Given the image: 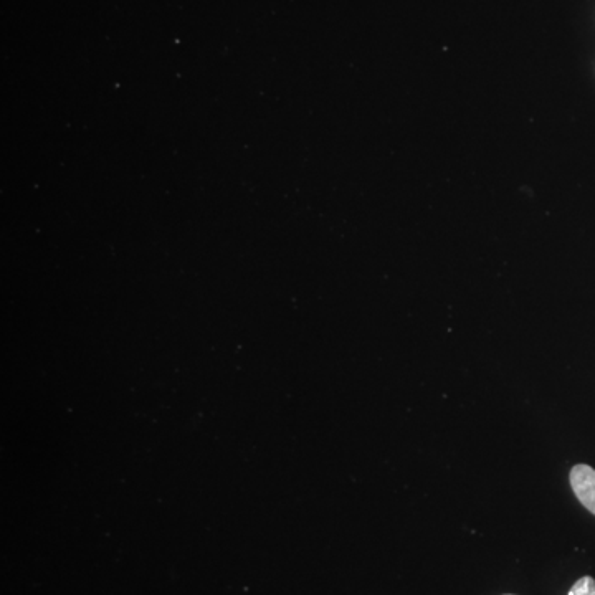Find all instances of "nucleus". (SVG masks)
Returning a JSON list of instances; mask_svg holds the SVG:
<instances>
[{
	"label": "nucleus",
	"mask_w": 595,
	"mask_h": 595,
	"mask_svg": "<svg viewBox=\"0 0 595 595\" xmlns=\"http://www.w3.org/2000/svg\"><path fill=\"white\" fill-rule=\"evenodd\" d=\"M572 491L581 501L586 510L591 511L595 516V470L589 465H576L572 468L571 475Z\"/></svg>",
	"instance_id": "1"
},
{
	"label": "nucleus",
	"mask_w": 595,
	"mask_h": 595,
	"mask_svg": "<svg viewBox=\"0 0 595 595\" xmlns=\"http://www.w3.org/2000/svg\"><path fill=\"white\" fill-rule=\"evenodd\" d=\"M567 595H595V579L591 576L581 577L574 582L571 591Z\"/></svg>",
	"instance_id": "2"
},
{
	"label": "nucleus",
	"mask_w": 595,
	"mask_h": 595,
	"mask_svg": "<svg viewBox=\"0 0 595 595\" xmlns=\"http://www.w3.org/2000/svg\"><path fill=\"white\" fill-rule=\"evenodd\" d=\"M508 595H511V594H508Z\"/></svg>",
	"instance_id": "3"
}]
</instances>
